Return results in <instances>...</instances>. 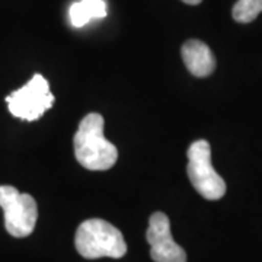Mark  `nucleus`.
Here are the masks:
<instances>
[{
    "instance_id": "f257e3e1",
    "label": "nucleus",
    "mask_w": 262,
    "mask_h": 262,
    "mask_svg": "<svg viewBox=\"0 0 262 262\" xmlns=\"http://www.w3.org/2000/svg\"><path fill=\"white\" fill-rule=\"evenodd\" d=\"M73 146L76 159L88 170H108L118 159L117 147L103 136V117L101 114H88L80 121Z\"/></svg>"
},
{
    "instance_id": "f03ea898",
    "label": "nucleus",
    "mask_w": 262,
    "mask_h": 262,
    "mask_svg": "<svg viewBox=\"0 0 262 262\" xmlns=\"http://www.w3.org/2000/svg\"><path fill=\"white\" fill-rule=\"evenodd\" d=\"M75 246L77 252L86 259L105 256L118 259L127 253V244L121 232L102 219L84 220L77 227Z\"/></svg>"
},
{
    "instance_id": "7ed1b4c3",
    "label": "nucleus",
    "mask_w": 262,
    "mask_h": 262,
    "mask_svg": "<svg viewBox=\"0 0 262 262\" xmlns=\"http://www.w3.org/2000/svg\"><path fill=\"white\" fill-rule=\"evenodd\" d=\"M188 178L196 192L215 201L226 194V182L211 163V147L207 140L194 141L188 149Z\"/></svg>"
},
{
    "instance_id": "20e7f679",
    "label": "nucleus",
    "mask_w": 262,
    "mask_h": 262,
    "mask_svg": "<svg viewBox=\"0 0 262 262\" xmlns=\"http://www.w3.org/2000/svg\"><path fill=\"white\" fill-rule=\"evenodd\" d=\"M0 207L5 213V227L13 237H27L34 232L38 219L37 201L29 194H20L10 185L0 187Z\"/></svg>"
},
{
    "instance_id": "39448f33",
    "label": "nucleus",
    "mask_w": 262,
    "mask_h": 262,
    "mask_svg": "<svg viewBox=\"0 0 262 262\" xmlns=\"http://www.w3.org/2000/svg\"><path fill=\"white\" fill-rule=\"evenodd\" d=\"M6 102L13 117L24 121H35L54 105V95L51 94L44 76L37 73L28 83L12 92L6 98Z\"/></svg>"
},
{
    "instance_id": "423d86ee",
    "label": "nucleus",
    "mask_w": 262,
    "mask_h": 262,
    "mask_svg": "<svg viewBox=\"0 0 262 262\" xmlns=\"http://www.w3.org/2000/svg\"><path fill=\"white\" fill-rule=\"evenodd\" d=\"M146 239L150 245V256L155 262H187V253L173 241L165 213L158 211L150 215Z\"/></svg>"
},
{
    "instance_id": "0eeeda50",
    "label": "nucleus",
    "mask_w": 262,
    "mask_h": 262,
    "mask_svg": "<svg viewBox=\"0 0 262 262\" xmlns=\"http://www.w3.org/2000/svg\"><path fill=\"white\" fill-rule=\"evenodd\" d=\"M182 60L188 72L195 77H207L215 70V57L200 39H189L182 46Z\"/></svg>"
},
{
    "instance_id": "6e6552de",
    "label": "nucleus",
    "mask_w": 262,
    "mask_h": 262,
    "mask_svg": "<svg viewBox=\"0 0 262 262\" xmlns=\"http://www.w3.org/2000/svg\"><path fill=\"white\" fill-rule=\"evenodd\" d=\"M70 22L75 28H82L91 19H102L106 16L105 0H80L70 8Z\"/></svg>"
},
{
    "instance_id": "1a4fd4ad",
    "label": "nucleus",
    "mask_w": 262,
    "mask_h": 262,
    "mask_svg": "<svg viewBox=\"0 0 262 262\" xmlns=\"http://www.w3.org/2000/svg\"><path fill=\"white\" fill-rule=\"evenodd\" d=\"M262 12V0H237L233 6V19L239 24H251Z\"/></svg>"
},
{
    "instance_id": "9d476101",
    "label": "nucleus",
    "mask_w": 262,
    "mask_h": 262,
    "mask_svg": "<svg viewBox=\"0 0 262 262\" xmlns=\"http://www.w3.org/2000/svg\"><path fill=\"white\" fill-rule=\"evenodd\" d=\"M184 3H187V5H191V6H196V5H200L203 0H182Z\"/></svg>"
}]
</instances>
